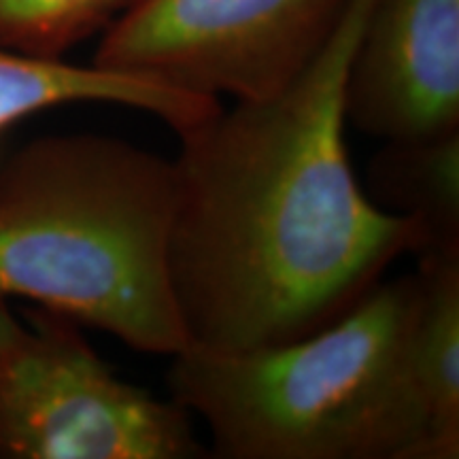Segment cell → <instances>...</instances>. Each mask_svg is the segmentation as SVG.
<instances>
[{"label": "cell", "mask_w": 459, "mask_h": 459, "mask_svg": "<svg viewBox=\"0 0 459 459\" xmlns=\"http://www.w3.org/2000/svg\"><path fill=\"white\" fill-rule=\"evenodd\" d=\"M372 0H353L290 85L181 134L169 273L189 342L240 351L308 336L398 257L432 247L368 198L349 160L344 79Z\"/></svg>", "instance_id": "obj_1"}, {"label": "cell", "mask_w": 459, "mask_h": 459, "mask_svg": "<svg viewBox=\"0 0 459 459\" xmlns=\"http://www.w3.org/2000/svg\"><path fill=\"white\" fill-rule=\"evenodd\" d=\"M175 166L102 134L43 136L0 166V300L26 298L139 353L189 336L169 240Z\"/></svg>", "instance_id": "obj_2"}, {"label": "cell", "mask_w": 459, "mask_h": 459, "mask_svg": "<svg viewBox=\"0 0 459 459\" xmlns=\"http://www.w3.org/2000/svg\"><path fill=\"white\" fill-rule=\"evenodd\" d=\"M417 274L378 281L313 334L172 355L170 398L220 459H428L429 421L412 359Z\"/></svg>", "instance_id": "obj_3"}, {"label": "cell", "mask_w": 459, "mask_h": 459, "mask_svg": "<svg viewBox=\"0 0 459 459\" xmlns=\"http://www.w3.org/2000/svg\"><path fill=\"white\" fill-rule=\"evenodd\" d=\"M177 400L124 381L66 315L0 300V459H196Z\"/></svg>", "instance_id": "obj_4"}, {"label": "cell", "mask_w": 459, "mask_h": 459, "mask_svg": "<svg viewBox=\"0 0 459 459\" xmlns=\"http://www.w3.org/2000/svg\"><path fill=\"white\" fill-rule=\"evenodd\" d=\"M353 0H139L91 65L187 94L260 100L321 54Z\"/></svg>", "instance_id": "obj_5"}, {"label": "cell", "mask_w": 459, "mask_h": 459, "mask_svg": "<svg viewBox=\"0 0 459 459\" xmlns=\"http://www.w3.org/2000/svg\"><path fill=\"white\" fill-rule=\"evenodd\" d=\"M344 115L381 141L459 132V0H372L344 79Z\"/></svg>", "instance_id": "obj_6"}, {"label": "cell", "mask_w": 459, "mask_h": 459, "mask_svg": "<svg viewBox=\"0 0 459 459\" xmlns=\"http://www.w3.org/2000/svg\"><path fill=\"white\" fill-rule=\"evenodd\" d=\"M74 102H107L139 108L162 119L177 136L204 124L221 108L220 99L187 94L96 65L65 57H37L0 45V136L17 122Z\"/></svg>", "instance_id": "obj_7"}, {"label": "cell", "mask_w": 459, "mask_h": 459, "mask_svg": "<svg viewBox=\"0 0 459 459\" xmlns=\"http://www.w3.org/2000/svg\"><path fill=\"white\" fill-rule=\"evenodd\" d=\"M412 359L429 421L428 459L459 457V247L419 254Z\"/></svg>", "instance_id": "obj_8"}, {"label": "cell", "mask_w": 459, "mask_h": 459, "mask_svg": "<svg viewBox=\"0 0 459 459\" xmlns=\"http://www.w3.org/2000/svg\"><path fill=\"white\" fill-rule=\"evenodd\" d=\"M368 198L387 213L426 223L429 249L459 247V132L385 141L370 160Z\"/></svg>", "instance_id": "obj_9"}, {"label": "cell", "mask_w": 459, "mask_h": 459, "mask_svg": "<svg viewBox=\"0 0 459 459\" xmlns=\"http://www.w3.org/2000/svg\"><path fill=\"white\" fill-rule=\"evenodd\" d=\"M139 0H0V45L60 60Z\"/></svg>", "instance_id": "obj_10"}]
</instances>
